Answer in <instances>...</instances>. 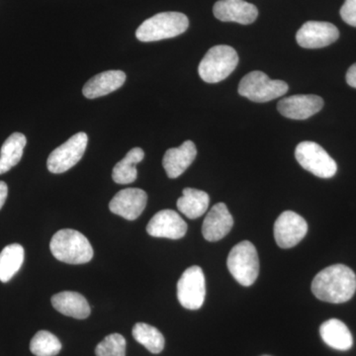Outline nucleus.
<instances>
[{"label":"nucleus","instance_id":"obj_1","mask_svg":"<svg viewBox=\"0 0 356 356\" xmlns=\"http://www.w3.org/2000/svg\"><path fill=\"white\" fill-rule=\"evenodd\" d=\"M312 292L321 301L346 303L356 291V275L343 264H334L320 271L312 282Z\"/></svg>","mask_w":356,"mask_h":356},{"label":"nucleus","instance_id":"obj_2","mask_svg":"<svg viewBox=\"0 0 356 356\" xmlns=\"http://www.w3.org/2000/svg\"><path fill=\"white\" fill-rule=\"evenodd\" d=\"M50 250L55 259L65 264H88L93 257L92 245L88 238L72 229L57 232L51 238Z\"/></svg>","mask_w":356,"mask_h":356},{"label":"nucleus","instance_id":"obj_3","mask_svg":"<svg viewBox=\"0 0 356 356\" xmlns=\"http://www.w3.org/2000/svg\"><path fill=\"white\" fill-rule=\"evenodd\" d=\"M188 26V18L184 13H159L142 23L136 31V37L140 42L161 41L179 36Z\"/></svg>","mask_w":356,"mask_h":356},{"label":"nucleus","instance_id":"obj_4","mask_svg":"<svg viewBox=\"0 0 356 356\" xmlns=\"http://www.w3.org/2000/svg\"><path fill=\"white\" fill-rule=\"evenodd\" d=\"M238 64V56L235 49L227 44H218L204 56L198 67L199 76L205 83H220L236 70Z\"/></svg>","mask_w":356,"mask_h":356},{"label":"nucleus","instance_id":"obj_5","mask_svg":"<svg viewBox=\"0 0 356 356\" xmlns=\"http://www.w3.org/2000/svg\"><path fill=\"white\" fill-rule=\"evenodd\" d=\"M227 264L229 273L243 286H250L259 277V254L257 248L248 241H243L232 248Z\"/></svg>","mask_w":356,"mask_h":356},{"label":"nucleus","instance_id":"obj_6","mask_svg":"<svg viewBox=\"0 0 356 356\" xmlns=\"http://www.w3.org/2000/svg\"><path fill=\"white\" fill-rule=\"evenodd\" d=\"M288 91V84L283 81H273L259 70L250 72L243 77L238 93L250 102L264 103L281 97Z\"/></svg>","mask_w":356,"mask_h":356},{"label":"nucleus","instance_id":"obj_7","mask_svg":"<svg viewBox=\"0 0 356 356\" xmlns=\"http://www.w3.org/2000/svg\"><path fill=\"white\" fill-rule=\"evenodd\" d=\"M295 158L304 170L316 177L331 178L336 175V161L317 143H300L295 149Z\"/></svg>","mask_w":356,"mask_h":356},{"label":"nucleus","instance_id":"obj_8","mask_svg":"<svg viewBox=\"0 0 356 356\" xmlns=\"http://www.w3.org/2000/svg\"><path fill=\"white\" fill-rule=\"evenodd\" d=\"M206 296L205 275L200 266L188 267L177 282V299L188 310H198Z\"/></svg>","mask_w":356,"mask_h":356},{"label":"nucleus","instance_id":"obj_9","mask_svg":"<svg viewBox=\"0 0 356 356\" xmlns=\"http://www.w3.org/2000/svg\"><path fill=\"white\" fill-rule=\"evenodd\" d=\"M88 137L86 133L79 132L70 138L51 152L47 161V166L51 173H64L74 168L81 161L86 147Z\"/></svg>","mask_w":356,"mask_h":356},{"label":"nucleus","instance_id":"obj_10","mask_svg":"<svg viewBox=\"0 0 356 356\" xmlns=\"http://www.w3.org/2000/svg\"><path fill=\"white\" fill-rule=\"evenodd\" d=\"M308 232V224L303 217L293 211H285L274 224V238L281 248L298 245Z\"/></svg>","mask_w":356,"mask_h":356},{"label":"nucleus","instance_id":"obj_11","mask_svg":"<svg viewBox=\"0 0 356 356\" xmlns=\"http://www.w3.org/2000/svg\"><path fill=\"white\" fill-rule=\"evenodd\" d=\"M339 37V29L329 22L308 21L296 34L297 43L305 49H320L330 46Z\"/></svg>","mask_w":356,"mask_h":356},{"label":"nucleus","instance_id":"obj_12","mask_svg":"<svg viewBox=\"0 0 356 356\" xmlns=\"http://www.w3.org/2000/svg\"><path fill=\"white\" fill-rule=\"evenodd\" d=\"M324 106L322 97L314 95L289 96L280 100L277 109L282 116L293 120H306L317 114Z\"/></svg>","mask_w":356,"mask_h":356},{"label":"nucleus","instance_id":"obj_13","mask_svg":"<svg viewBox=\"0 0 356 356\" xmlns=\"http://www.w3.org/2000/svg\"><path fill=\"white\" fill-rule=\"evenodd\" d=\"M147 232L154 238L179 240L186 235L187 224L175 211L161 210L152 218L147 224Z\"/></svg>","mask_w":356,"mask_h":356},{"label":"nucleus","instance_id":"obj_14","mask_svg":"<svg viewBox=\"0 0 356 356\" xmlns=\"http://www.w3.org/2000/svg\"><path fill=\"white\" fill-rule=\"evenodd\" d=\"M147 202L146 192L140 188H126L119 191L110 201L109 209L124 219L134 221L140 216Z\"/></svg>","mask_w":356,"mask_h":356},{"label":"nucleus","instance_id":"obj_15","mask_svg":"<svg viewBox=\"0 0 356 356\" xmlns=\"http://www.w3.org/2000/svg\"><path fill=\"white\" fill-rule=\"evenodd\" d=\"M213 13L215 17L222 22L243 25L252 24L259 16L257 7L245 0H219L213 7Z\"/></svg>","mask_w":356,"mask_h":356},{"label":"nucleus","instance_id":"obj_16","mask_svg":"<svg viewBox=\"0 0 356 356\" xmlns=\"http://www.w3.org/2000/svg\"><path fill=\"white\" fill-rule=\"evenodd\" d=\"M234 226V219L225 203L213 206L203 222L202 234L208 242H218L225 238Z\"/></svg>","mask_w":356,"mask_h":356},{"label":"nucleus","instance_id":"obj_17","mask_svg":"<svg viewBox=\"0 0 356 356\" xmlns=\"http://www.w3.org/2000/svg\"><path fill=\"white\" fill-rule=\"evenodd\" d=\"M196 156L197 149L192 140H186L180 147L168 149L163 159V168L168 177H180L191 165Z\"/></svg>","mask_w":356,"mask_h":356},{"label":"nucleus","instance_id":"obj_18","mask_svg":"<svg viewBox=\"0 0 356 356\" xmlns=\"http://www.w3.org/2000/svg\"><path fill=\"white\" fill-rule=\"evenodd\" d=\"M125 81L126 74L122 70H107L89 79L83 86V93L88 99H95L114 92Z\"/></svg>","mask_w":356,"mask_h":356},{"label":"nucleus","instance_id":"obj_19","mask_svg":"<svg viewBox=\"0 0 356 356\" xmlns=\"http://www.w3.org/2000/svg\"><path fill=\"white\" fill-rule=\"evenodd\" d=\"M51 305L63 315L83 320L90 315L88 300L77 292L64 291L51 297Z\"/></svg>","mask_w":356,"mask_h":356},{"label":"nucleus","instance_id":"obj_20","mask_svg":"<svg viewBox=\"0 0 356 356\" xmlns=\"http://www.w3.org/2000/svg\"><path fill=\"white\" fill-rule=\"evenodd\" d=\"M320 334L325 343L334 350L346 351L353 348V334L346 325L337 318L327 320L321 325Z\"/></svg>","mask_w":356,"mask_h":356},{"label":"nucleus","instance_id":"obj_21","mask_svg":"<svg viewBox=\"0 0 356 356\" xmlns=\"http://www.w3.org/2000/svg\"><path fill=\"white\" fill-rule=\"evenodd\" d=\"M27 139L23 134L13 133L7 138L0 149V175H3L14 166L17 165L22 159Z\"/></svg>","mask_w":356,"mask_h":356},{"label":"nucleus","instance_id":"obj_22","mask_svg":"<svg viewBox=\"0 0 356 356\" xmlns=\"http://www.w3.org/2000/svg\"><path fill=\"white\" fill-rule=\"evenodd\" d=\"M209 203V195L206 192L198 189L185 188L184 195L177 200V208L184 216L194 220L205 214Z\"/></svg>","mask_w":356,"mask_h":356},{"label":"nucleus","instance_id":"obj_23","mask_svg":"<svg viewBox=\"0 0 356 356\" xmlns=\"http://www.w3.org/2000/svg\"><path fill=\"white\" fill-rule=\"evenodd\" d=\"M24 248L19 243L6 245L0 252V281L3 283L13 280L24 262Z\"/></svg>","mask_w":356,"mask_h":356},{"label":"nucleus","instance_id":"obj_24","mask_svg":"<svg viewBox=\"0 0 356 356\" xmlns=\"http://www.w3.org/2000/svg\"><path fill=\"white\" fill-rule=\"evenodd\" d=\"M145 153L140 147H134L125 158L116 163L112 172V178L116 184H130L137 179V165L144 159Z\"/></svg>","mask_w":356,"mask_h":356},{"label":"nucleus","instance_id":"obj_25","mask_svg":"<svg viewBox=\"0 0 356 356\" xmlns=\"http://www.w3.org/2000/svg\"><path fill=\"white\" fill-rule=\"evenodd\" d=\"M133 337L138 343L144 346L149 353L158 355L165 348V337L153 325L138 323L134 325Z\"/></svg>","mask_w":356,"mask_h":356},{"label":"nucleus","instance_id":"obj_26","mask_svg":"<svg viewBox=\"0 0 356 356\" xmlns=\"http://www.w3.org/2000/svg\"><path fill=\"white\" fill-rule=\"evenodd\" d=\"M60 350L62 343L60 339L48 331H39L30 343V350L36 356H56Z\"/></svg>","mask_w":356,"mask_h":356},{"label":"nucleus","instance_id":"obj_27","mask_svg":"<svg viewBox=\"0 0 356 356\" xmlns=\"http://www.w3.org/2000/svg\"><path fill=\"white\" fill-rule=\"evenodd\" d=\"M126 339L120 334L105 337L95 348L96 356H126Z\"/></svg>","mask_w":356,"mask_h":356},{"label":"nucleus","instance_id":"obj_28","mask_svg":"<svg viewBox=\"0 0 356 356\" xmlns=\"http://www.w3.org/2000/svg\"><path fill=\"white\" fill-rule=\"evenodd\" d=\"M341 16L344 22L356 27V0H346L341 8Z\"/></svg>","mask_w":356,"mask_h":356},{"label":"nucleus","instance_id":"obj_29","mask_svg":"<svg viewBox=\"0 0 356 356\" xmlns=\"http://www.w3.org/2000/svg\"><path fill=\"white\" fill-rule=\"evenodd\" d=\"M346 83L351 88H356V63L346 72Z\"/></svg>","mask_w":356,"mask_h":356},{"label":"nucleus","instance_id":"obj_30","mask_svg":"<svg viewBox=\"0 0 356 356\" xmlns=\"http://www.w3.org/2000/svg\"><path fill=\"white\" fill-rule=\"evenodd\" d=\"M7 195H8V186L4 181H0V210L6 203Z\"/></svg>","mask_w":356,"mask_h":356},{"label":"nucleus","instance_id":"obj_31","mask_svg":"<svg viewBox=\"0 0 356 356\" xmlns=\"http://www.w3.org/2000/svg\"><path fill=\"white\" fill-rule=\"evenodd\" d=\"M264 356H268V355H264Z\"/></svg>","mask_w":356,"mask_h":356}]
</instances>
